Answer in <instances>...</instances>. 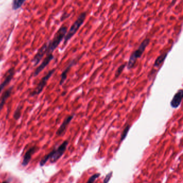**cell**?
Here are the masks:
<instances>
[{
	"label": "cell",
	"mask_w": 183,
	"mask_h": 183,
	"mask_svg": "<svg viewBox=\"0 0 183 183\" xmlns=\"http://www.w3.org/2000/svg\"><path fill=\"white\" fill-rule=\"evenodd\" d=\"M68 145V141H64L58 147L54 149L53 150L49 153L47 155L45 156L40 162V165L43 166L45 165L48 160H50L52 163L56 162L58 159L61 158L64 155V153L66 150L67 147Z\"/></svg>",
	"instance_id": "cell-1"
},
{
	"label": "cell",
	"mask_w": 183,
	"mask_h": 183,
	"mask_svg": "<svg viewBox=\"0 0 183 183\" xmlns=\"http://www.w3.org/2000/svg\"><path fill=\"white\" fill-rule=\"evenodd\" d=\"M67 33V27L65 26H61L56 33L52 40L48 41L46 55L53 54L54 51L56 49L61 41L64 38Z\"/></svg>",
	"instance_id": "cell-2"
},
{
	"label": "cell",
	"mask_w": 183,
	"mask_h": 183,
	"mask_svg": "<svg viewBox=\"0 0 183 183\" xmlns=\"http://www.w3.org/2000/svg\"><path fill=\"white\" fill-rule=\"evenodd\" d=\"M150 39L149 38L145 39L141 43L139 47L133 52L131 56H130L128 62L127 64V68L128 69L133 68L135 66V63L137 61V59L140 58L142 56L147 47L150 43Z\"/></svg>",
	"instance_id": "cell-3"
},
{
	"label": "cell",
	"mask_w": 183,
	"mask_h": 183,
	"mask_svg": "<svg viewBox=\"0 0 183 183\" xmlns=\"http://www.w3.org/2000/svg\"><path fill=\"white\" fill-rule=\"evenodd\" d=\"M86 17H87V13L85 11L82 13L79 16L76 20L74 22V23L73 24V25L71 26L70 28L68 31V32L67 33L66 35L64 38V45H66L67 42L76 34L80 28L84 23Z\"/></svg>",
	"instance_id": "cell-4"
},
{
	"label": "cell",
	"mask_w": 183,
	"mask_h": 183,
	"mask_svg": "<svg viewBox=\"0 0 183 183\" xmlns=\"http://www.w3.org/2000/svg\"><path fill=\"white\" fill-rule=\"evenodd\" d=\"M56 70V68L51 69V70L48 71L47 74H46L45 76H44L41 79L40 81L39 82V83L37 85V87L33 90V92H32V94H31L32 96L39 95L41 92H43L44 88V87H45V86L47 84L49 79H50L51 76L54 74V73L55 72Z\"/></svg>",
	"instance_id": "cell-5"
},
{
	"label": "cell",
	"mask_w": 183,
	"mask_h": 183,
	"mask_svg": "<svg viewBox=\"0 0 183 183\" xmlns=\"http://www.w3.org/2000/svg\"><path fill=\"white\" fill-rule=\"evenodd\" d=\"M47 46H48V42H46L39 49L37 53L34 56V58L32 59V61L34 66L37 65L40 62V61L42 60L45 54H46Z\"/></svg>",
	"instance_id": "cell-6"
},
{
	"label": "cell",
	"mask_w": 183,
	"mask_h": 183,
	"mask_svg": "<svg viewBox=\"0 0 183 183\" xmlns=\"http://www.w3.org/2000/svg\"><path fill=\"white\" fill-rule=\"evenodd\" d=\"M54 58V56L53 54H50L46 55V58L44 59L43 61L41 62V64L36 68L35 71L33 73V76L36 77L38 76L40 74L41 71H43L45 68L48 66V64L50 63Z\"/></svg>",
	"instance_id": "cell-7"
},
{
	"label": "cell",
	"mask_w": 183,
	"mask_h": 183,
	"mask_svg": "<svg viewBox=\"0 0 183 183\" xmlns=\"http://www.w3.org/2000/svg\"><path fill=\"white\" fill-rule=\"evenodd\" d=\"M183 96V90L180 89L173 97L170 102L171 106L173 109H177L181 105Z\"/></svg>",
	"instance_id": "cell-8"
},
{
	"label": "cell",
	"mask_w": 183,
	"mask_h": 183,
	"mask_svg": "<svg viewBox=\"0 0 183 183\" xmlns=\"http://www.w3.org/2000/svg\"><path fill=\"white\" fill-rule=\"evenodd\" d=\"M15 72V68H11L7 71V73L5 74V79L4 80V81L1 83V84H0V94H1V92H2V90L4 89V88L12 80L13 77L14 76Z\"/></svg>",
	"instance_id": "cell-9"
},
{
	"label": "cell",
	"mask_w": 183,
	"mask_h": 183,
	"mask_svg": "<svg viewBox=\"0 0 183 183\" xmlns=\"http://www.w3.org/2000/svg\"><path fill=\"white\" fill-rule=\"evenodd\" d=\"M74 116V115L69 116L67 117L64 120V122H62V124H61L60 127H59V128L56 132V135L60 136V135H62L64 134L65 132V130H66L67 127L71 122V120L73 119Z\"/></svg>",
	"instance_id": "cell-10"
},
{
	"label": "cell",
	"mask_w": 183,
	"mask_h": 183,
	"mask_svg": "<svg viewBox=\"0 0 183 183\" xmlns=\"http://www.w3.org/2000/svg\"><path fill=\"white\" fill-rule=\"evenodd\" d=\"M13 87H10L7 90L3 93L0 98V111L2 110L3 107L5 104V102L8 100L9 97L11 96V92L13 91Z\"/></svg>",
	"instance_id": "cell-11"
},
{
	"label": "cell",
	"mask_w": 183,
	"mask_h": 183,
	"mask_svg": "<svg viewBox=\"0 0 183 183\" xmlns=\"http://www.w3.org/2000/svg\"><path fill=\"white\" fill-rule=\"evenodd\" d=\"M76 59H74L72 61L70 62V63L68 64V66L66 67V68L64 70L63 72L62 73L61 75V80H60V85L61 86L62 84H64V82L66 81V80L67 79V74L68 73L69 71L70 70V69L72 67L74 66V64H75L76 63Z\"/></svg>",
	"instance_id": "cell-12"
},
{
	"label": "cell",
	"mask_w": 183,
	"mask_h": 183,
	"mask_svg": "<svg viewBox=\"0 0 183 183\" xmlns=\"http://www.w3.org/2000/svg\"><path fill=\"white\" fill-rule=\"evenodd\" d=\"M36 150H37V148L36 147H33L31 148L29 150L26 152V154L24 156L23 162L22 163L23 166H26V165H28L30 161L32 156L36 152Z\"/></svg>",
	"instance_id": "cell-13"
},
{
	"label": "cell",
	"mask_w": 183,
	"mask_h": 183,
	"mask_svg": "<svg viewBox=\"0 0 183 183\" xmlns=\"http://www.w3.org/2000/svg\"><path fill=\"white\" fill-rule=\"evenodd\" d=\"M168 53H169V51L163 53V54H162L160 56L158 57V58H156V61H155L154 67H158L160 66V64H162L165 60V58L167 57Z\"/></svg>",
	"instance_id": "cell-14"
},
{
	"label": "cell",
	"mask_w": 183,
	"mask_h": 183,
	"mask_svg": "<svg viewBox=\"0 0 183 183\" xmlns=\"http://www.w3.org/2000/svg\"><path fill=\"white\" fill-rule=\"evenodd\" d=\"M26 2V1H23V0H14L13 2L12 8L14 10H17L18 9L21 8L22 6Z\"/></svg>",
	"instance_id": "cell-15"
},
{
	"label": "cell",
	"mask_w": 183,
	"mask_h": 183,
	"mask_svg": "<svg viewBox=\"0 0 183 183\" xmlns=\"http://www.w3.org/2000/svg\"><path fill=\"white\" fill-rule=\"evenodd\" d=\"M127 64H122V65H120L118 68L117 69V71L116 72L115 74V78L117 79L118 77L122 73V71L124 70V69L125 68V67L126 66Z\"/></svg>",
	"instance_id": "cell-16"
},
{
	"label": "cell",
	"mask_w": 183,
	"mask_h": 183,
	"mask_svg": "<svg viewBox=\"0 0 183 183\" xmlns=\"http://www.w3.org/2000/svg\"><path fill=\"white\" fill-rule=\"evenodd\" d=\"M130 128V126L129 125H127L126 127H125V129L124 130L122 134V136H121V141H122L125 140V138L127 136V134L129 132Z\"/></svg>",
	"instance_id": "cell-17"
},
{
	"label": "cell",
	"mask_w": 183,
	"mask_h": 183,
	"mask_svg": "<svg viewBox=\"0 0 183 183\" xmlns=\"http://www.w3.org/2000/svg\"><path fill=\"white\" fill-rule=\"evenodd\" d=\"M21 109H22V107L18 106L17 108V109L16 110L15 112L14 115V118L15 119L18 120L20 118L21 116Z\"/></svg>",
	"instance_id": "cell-18"
},
{
	"label": "cell",
	"mask_w": 183,
	"mask_h": 183,
	"mask_svg": "<svg viewBox=\"0 0 183 183\" xmlns=\"http://www.w3.org/2000/svg\"><path fill=\"white\" fill-rule=\"evenodd\" d=\"M100 176V174L99 173H96L94 175L90 177L87 183H94L95 181L96 180L97 178L99 177Z\"/></svg>",
	"instance_id": "cell-19"
},
{
	"label": "cell",
	"mask_w": 183,
	"mask_h": 183,
	"mask_svg": "<svg viewBox=\"0 0 183 183\" xmlns=\"http://www.w3.org/2000/svg\"><path fill=\"white\" fill-rule=\"evenodd\" d=\"M112 172H110V173H108V174H107L106 177H105V178L104 179L103 183H109V182L111 178L112 177Z\"/></svg>",
	"instance_id": "cell-20"
},
{
	"label": "cell",
	"mask_w": 183,
	"mask_h": 183,
	"mask_svg": "<svg viewBox=\"0 0 183 183\" xmlns=\"http://www.w3.org/2000/svg\"><path fill=\"white\" fill-rule=\"evenodd\" d=\"M2 183H8V182H3Z\"/></svg>",
	"instance_id": "cell-21"
}]
</instances>
